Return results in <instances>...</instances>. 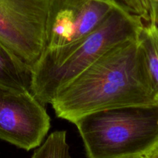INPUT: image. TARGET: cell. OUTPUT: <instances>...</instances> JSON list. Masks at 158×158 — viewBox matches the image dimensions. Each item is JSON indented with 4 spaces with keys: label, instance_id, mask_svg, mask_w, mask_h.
Returning a JSON list of instances; mask_svg holds the SVG:
<instances>
[{
    "label": "cell",
    "instance_id": "3",
    "mask_svg": "<svg viewBox=\"0 0 158 158\" xmlns=\"http://www.w3.org/2000/svg\"><path fill=\"white\" fill-rule=\"evenodd\" d=\"M74 124L88 158L138 157L158 144V104L94 112Z\"/></svg>",
    "mask_w": 158,
    "mask_h": 158
},
{
    "label": "cell",
    "instance_id": "10",
    "mask_svg": "<svg viewBox=\"0 0 158 158\" xmlns=\"http://www.w3.org/2000/svg\"><path fill=\"white\" fill-rule=\"evenodd\" d=\"M131 13L139 16L145 23L150 19V0H118Z\"/></svg>",
    "mask_w": 158,
    "mask_h": 158
},
{
    "label": "cell",
    "instance_id": "13",
    "mask_svg": "<svg viewBox=\"0 0 158 158\" xmlns=\"http://www.w3.org/2000/svg\"><path fill=\"white\" fill-rule=\"evenodd\" d=\"M134 158H143V156H138V157H134Z\"/></svg>",
    "mask_w": 158,
    "mask_h": 158
},
{
    "label": "cell",
    "instance_id": "6",
    "mask_svg": "<svg viewBox=\"0 0 158 158\" xmlns=\"http://www.w3.org/2000/svg\"><path fill=\"white\" fill-rule=\"evenodd\" d=\"M50 128L45 106L30 91L0 89V139L28 151L43 143Z\"/></svg>",
    "mask_w": 158,
    "mask_h": 158
},
{
    "label": "cell",
    "instance_id": "7",
    "mask_svg": "<svg viewBox=\"0 0 158 158\" xmlns=\"http://www.w3.org/2000/svg\"><path fill=\"white\" fill-rule=\"evenodd\" d=\"M33 70L0 41V89L31 92Z\"/></svg>",
    "mask_w": 158,
    "mask_h": 158
},
{
    "label": "cell",
    "instance_id": "11",
    "mask_svg": "<svg viewBox=\"0 0 158 158\" xmlns=\"http://www.w3.org/2000/svg\"><path fill=\"white\" fill-rule=\"evenodd\" d=\"M148 23H153L158 27V0H150V19Z\"/></svg>",
    "mask_w": 158,
    "mask_h": 158
},
{
    "label": "cell",
    "instance_id": "8",
    "mask_svg": "<svg viewBox=\"0 0 158 158\" xmlns=\"http://www.w3.org/2000/svg\"><path fill=\"white\" fill-rule=\"evenodd\" d=\"M139 42L150 85L158 104V27L151 23H144L139 35Z\"/></svg>",
    "mask_w": 158,
    "mask_h": 158
},
{
    "label": "cell",
    "instance_id": "9",
    "mask_svg": "<svg viewBox=\"0 0 158 158\" xmlns=\"http://www.w3.org/2000/svg\"><path fill=\"white\" fill-rule=\"evenodd\" d=\"M31 158H70L67 132L57 130L51 133L36 149Z\"/></svg>",
    "mask_w": 158,
    "mask_h": 158
},
{
    "label": "cell",
    "instance_id": "2",
    "mask_svg": "<svg viewBox=\"0 0 158 158\" xmlns=\"http://www.w3.org/2000/svg\"><path fill=\"white\" fill-rule=\"evenodd\" d=\"M144 22L117 2L92 33L68 48L44 51L33 68L31 92L42 104H51L59 89L87 69L113 47L139 37Z\"/></svg>",
    "mask_w": 158,
    "mask_h": 158
},
{
    "label": "cell",
    "instance_id": "4",
    "mask_svg": "<svg viewBox=\"0 0 158 158\" xmlns=\"http://www.w3.org/2000/svg\"><path fill=\"white\" fill-rule=\"evenodd\" d=\"M51 0H0V41L33 70L45 48Z\"/></svg>",
    "mask_w": 158,
    "mask_h": 158
},
{
    "label": "cell",
    "instance_id": "5",
    "mask_svg": "<svg viewBox=\"0 0 158 158\" xmlns=\"http://www.w3.org/2000/svg\"><path fill=\"white\" fill-rule=\"evenodd\" d=\"M118 0H51L44 51L68 48L96 29Z\"/></svg>",
    "mask_w": 158,
    "mask_h": 158
},
{
    "label": "cell",
    "instance_id": "12",
    "mask_svg": "<svg viewBox=\"0 0 158 158\" xmlns=\"http://www.w3.org/2000/svg\"><path fill=\"white\" fill-rule=\"evenodd\" d=\"M143 158H158V144L147 152L143 156Z\"/></svg>",
    "mask_w": 158,
    "mask_h": 158
},
{
    "label": "cell",
    "instance_id": "1",
    "mask_svg": "<svg viewBox=\"0 0 158 158\" xmlns=\"http://www.w3.org/2000/svg\"><path fill=\"white\" fill-rule=\"evenodd\" d=\"M156 104L139 37L113 47L59 89L51 103L58 118L72 123L94 112Z\"/></svg>",
    "mask_w": 158,
    "mask_h": 158
}]
</instances>
